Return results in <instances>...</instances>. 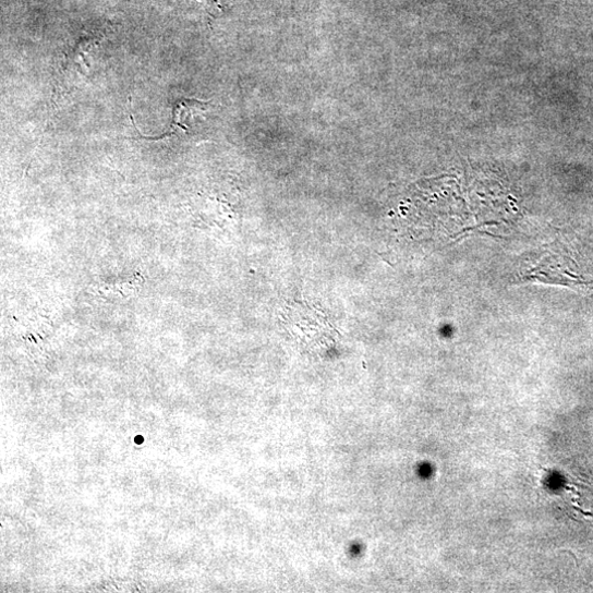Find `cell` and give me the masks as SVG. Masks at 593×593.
Masks as SVG:
<instances>
[{
	"instance_id": "1",
	"label": "cell",
	"mask_w": 593,
	"mask_h": 593,
	"mask_svg": "<svg viewBox=\"0 0 593 593\" xmlns=\"http://www.w3.org/2000/svg\"><path fill=\"white\" fill-rule=\"evenodd\" d=\"M283 326L294 339L311 349H332L339 334L329 318L318 308L306 303L294 302L286 307Z\"/></svg>"
},
{
	"instance_id": "2",
	"label": "cell",
	"mask_w": 593,
	"mask_h": 593,
	"mask_svg": "<svg viewBox=\"0 0 593 593\" xmlns=\"http://www.w3.org/2000/svg\"><path fill=\"white\" fill-rule=\"evenodd\" d=\"M209 104L201 100L192 99H182L179 100L173 110V123L171 130L162 134L160 137H148L138 132L141 138L146 140H158L165 138L167 136H172L178 131L189 132L191 128V122L196 123L197 118H205L206 112L208 111Z\"/></svg>"
}]
</instances>
